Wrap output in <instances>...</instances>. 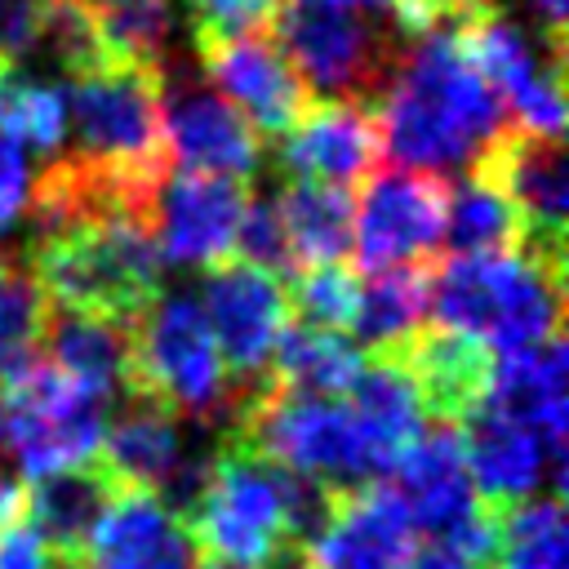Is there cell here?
Instances as JSON below:
<instances>
[{
  "instance_id": "cell-40",
  "label": "cell",
  "mask_w": 569,
  "mask_h": 569,
  "mask_svg": "<svg viewBox=\"0 0 569 569\" xmlns=\"http://www.w3.org/2000/svg\"><path fill=\"white\" fill-rule=\"evenodd\" d=\"M400 569H476V565H471V560H462L458 551H449V547L431 542V547H422V551H409V560H405Z\"/></svg>"
},
{
  "instance_id": "cell-6",
  "label": "cell",
  "mask_w": 569,
  "mask_h": 569,
  "mask_svg": "<svg viewBox=\"0 0 569 569\" xmlns=\"http://www.w3.org/2000/svg\"><path fill=\"white\" fill-rule=\"evenodd\" d=\"M67 120L76 129V151L102 169L160 182L169 173L164 133H160V71L102 62L84 76H71Z\"/></svg>"
},
{
  "instance_id": "cell-2",
  "label": "cell",
  "mask_w": 569,
  "mask_h": 569,
  "mask_svg": "<svg viewBox=\"0 0 569 569\" xmlns=\"http://www.w3.org/2000/svg\"><path fill=\"white\" fill-rule=\"evenodd\" d=\"M431 325L458 329L498 356L560 338L565 258L542 253H458L431 262Z\"/></svg>"
},
{
  "instance_id": "cell-39",
  "label": "cell",
  "mask_w": 569,
  "mask_h": 569,
  "mask_svg": "<svg viewBox=\"0 0 569 569\" xmlns=\"http://www.w3.org/2000/svg\"><path fill=\"white\" fill-rule=\"evenodd\" d=\"M253 569H320L316 565V556H311V547L307 542H293V538H280Z\"/></svg>"
},
{
  "instance_id": "cell-38",
  "label": "cell",
  "mask_w": 569,
  "mask_h": 569,
  "mask_svg": "<svg viewBox=\"0 0 569 569\" xmlns=\"http://www.w3.org/2000/svg\"><path fill=\"white\" fill-rule=\"evenodd\" d=\"M0 569H53V560L44 556L36 533L22 520H13L0 529Z\"/></svg>"
},
{
  "instance_id": "cell-17",
  "label": "cell",
  "mask_w": 569,
  "mask_h": 569,
  "mask_svg": "<svg viewBox=\"0 0 569 569\" xmlns=\"http://www.w3.org/2000/svg\"><path fill=\"white\" fill-rule=\"evenodd\" d=\"M382 156L373 111L356 102H307L298 124L276 138V164L284 178L356 187Z\"/></svg>"
},
{
  "instance_id": "cell-42",
  "label": "cell",
  "mask_w": 569,
  "mask_h": 569,
  "mask_svg": "<svg viewBox=\"0 0 569 569\" xmlns=\"http://www.w3.org/2000/svg\"><path fill=\"white\" fill-rule=\"evenodd\" d=\"M18 511H22V489H18L13 480H4V476H0V529H4V525H13V520H18Z\"/></svg>"
},
{
  "instance_id": "cell-11",
  "label": "cell",
  "mask_w": 569,
  "mask_h": 569,
  "mask_svg": "<svg viewBox=\"0 0 569 569\" xmlns=\"http://www.w3.org/2000/svg\"><path fill=\"white\" fill-rule=\"evenodd\" d=\"M440 236H445V178L413 169H387L365 178L351 222V258L365 271L431 262Z\"/></svg>"
},
{
  "instance_id": "cell-10",
  "label": "cell",
  "mask_w": 569,
  "mask_h": 569,
  "mask_svg": "<svg viewBox=\"0 0 569 569\" xmlns=\"http://www.w3.org/2000/svg\"><path fill=\"white\" fill-rule=\"evenodd\" d=\"M160 133L164 156L191 173L253 178L262 164V138L253 124L200 76L160 67Z\"/></svg>"
},
{
  "instance_id": "cell-5",
  "label": "cell",
  "mask_w": 569,
  "mask_h": 569,
  "mask_svg": "<svg viewBox=\"0 0 569 569\" xmlns=\"http://www.w3.org/2000/svg\"><path fill=\"white\" fill-rule=\"evenodd\" d=\"M129 396H147L182 422L227 431L231 378L209 333V320L191 293H156L133 320Z\"/></svg>"
},
{
  "instance_id": "cell-22",
  "label": "cell",
  "mask_w": 569,
  "mask_h": 569,
  "mask_svg": "<svg viewBox=\"0 0 569 569\" xmlns=\"http://www.w3.org/2000/svg\"><path fill=\"white\" fill-rule=\"evenodd\" d=\"M40 342L49 347L53 365L71 382L93 391L102 405L116 396H129V387H133V325L53 302L44 316Z\"/></svg>"
},
{
  "instance_id": "cell-29",
  "label": "cell",
  "mask_w": 569,
  "mask_h": 569,
  "mask_svg": "<svg viewBox=\"0 0 569 569\" xmlns=\"http://www.w3.org/2000/svg\"><path fill=\"white\" fill-rule=\"evenodd\" d=\"M80 9L107 62L151 67V71L169 62V44H173L169 0H80Z\"/></svg>"
},
{
  "instance_id": "cell-15",
  "label": "cell",
  "mask_w": 569,
  "mask_h": 569,
  "mask_svg": "<svg viewBox=\"0 0 569 569\" xmlns=\"http://www.w3.org/2000/svg\"><path fill=\"white\" fill-rule=\"evenodd\" d=\"M458 431H462L467 476H471L480 502L502 511L520 498H533L542 485L551 489V498L565 493V445H547L529 427H520L485 405Z\"/></svg>"
},
{
  "instance_id": "cell-36",
  "label": "cell",
  "mask_w": 569,
  "mask_h": 569,
  "mask_svg": "<svg viewBox=\"0 0 569 569\" xmlns=\"http://www.w3.org/2000/svg\"><path fill=\"white\" fill-rule=\"evenodd\" d=\"M49 0H0V62L18 67L44 31Z\"/></svg>"
},
{
  "instance_id": "cell-1",
  "label": "cell",
  "mask_w": 569,
  "mask_h": 569,
  "mask_svg": "<svg viewBox=\"0 0 569 569\" xmlns=\"http://www.w3.org/2000/svg\"><path fill=\"white\" fill-rule=\"evenodd\" d=\"M373 120L396 169L440 178L471 164L507 124V111L458 44L453 27H440L405 40L396 71L373 102Z\"/></svg>"
},
{
  "instance_id": "cell-18",
  "label": "cell",
  "mask_w": 569,
  "mask_h": 569,
  "mask_svg": "<svg viewBox=\"0 0 569 569\" xmlns=\"http://www.w3.org/2000/svg\"><path fill=\"white\" fill-rule=\"evenodd\" d=\"M396 493L409 511V525L431 533L436 542H449L485 502L476 498V485L467 476L462 458V431L449 422H431L396 462Z\"/></svg>"
},
{
  "instance_id": "cell-20",
  "label": "cell",
  "mask_w": 569,
  "mask_h": 569,
  "mask_svg": "<svg viewBox=\"0 0 569 569\" xmlns=\"http://www.w3.org/2000/svg\"><path fill=\"white\" fill-rule=\"evenodd\" d=\"M413 551V525L391 480L342 489L325 533L311 542L320 569H400Z\"/></svg>"
},
{
  "instance_id": "cell-24",
  "label": "cell",
  "mask_w": 569,
  "mask_h": 569,
  "mask_svg": "<svg viewBox=\"0 0 569 569\" xmlns=\"http://www.w3.org/2000/svg\"><path fill=\"white\" fill-rule=\"evenodd\" d=\"M347 396H351V413H356L360 431L369 436V445L378 449L387 471H396L405 449L427 431V413H422L409 369L391 351H369L360 360Z\"/></svg>"
},
{
  "instance_id": "cell-14",
  "label": "cell",
  "mask_w": 569,
  "mask_h": 569,
  "mask_svg": "<svg viewBox=\"0 0 569 569\" xmlns=\"http://www.w3.org/2000/svg\"><path fill=\"white\" fill-rule=\"evenodd\" d=\"M249 196L240 178L218 173H164L151 204V236L164 262L178 267H213L231 258V240L240 227Z\"/></svg>"
},
{
  "instance_id": "cell-34",
  "label": "cell",
  "mask_w": 569,
  "mask_h": 569,
  "mask_svg": "<svg viewBox=\"0 0 569 569\" xmlns=\"http://www.w3.org/2000/svg\"><path fill=\"white\" fill-rule=\"evenodd\" d=\"M231 253L240 262L276 276V280H284V276L293 280L302 271L298 267V253H293V240L284 231V218H280L276 200H267V196H258V200L244 204L240 227H236V240H231Z\"/></svg>"
},
{
  "instance_id": "cell-7",
  "label": "cell",
  "mask_w": 569,
  "mask_h": 569,
  "mask_svg": "<svg viewBox=\"0 0 569 569\" xmlns=\"http://www.w3.org/2000/svg\"><path fill=\"white\" fill-rule=\"evenodd\" d=\"M191 538L209 560L253 569L284 538L280 462L249 449L240 436H218V462L204 502L187 520Z\"/></svg>"
},
{
  "instance_id": "cell-19",
  "label": "cell",
  "mask_w": 569,
  "mask_h": 569,
  "mask_svg": "<svg viewBox=\"0 0 569 569\" xmlns=\"http://www.w3.org/2000/svg\"><path fill=\"white\" fill-rule=\"evenodd\" d=\"M391 356H400V365L409 369L431 422L462 427L485 405L493 373V356L485 342L445 325H418L400 347H391Z\"/></svg>"
},
{
  "instance_id": "cell-32",
  "label": "cell",
  "mask_w": 569,
  "mask_h": 569,
  "mask_svg": "<svg viewBox=\"0 0 569 569\" xmlns=\"http://www.w3.org/2000/svg\"><path fill=\"white\" fill-rule=\"evenodd\" d=\"M0 129L31 151L53 156L67 138V93L13 71L0 76Z\"/></svg>"
},
{
  "instance_id": "cell-33",
  "label": "cell",
  "mask_w": 569,
  "mask_h": 569,
  "mask_svg": "<svg viewBox=\"0 0 569 569\" xmlns=\"http://www.w3.org/2000/svg\"><path fill=\"white\" fill-rule=\"evenodd\" d=\"M356 298H360V280L347 262H320V267H302L293 276V316L302 325H316V329H351V316H356Z\"/></svg>"
},
{
  "instance_id": "cell-21",
  "label": "cell",
  "mask_w": 569,
  "mask_h": 569,
  "mask_svg": "<svg viewBox=\"0 0 569 569\" xmlns=\"http://www.w3.org/2000/svg\"><path fill=\"white\" fill-rule=\"evenodd\" d=\"M200 560V542L156 493L124 489L93 529L84 569H196Z\"/></svg>"
},
{
  "instance_id": "cell-13",
  "label": "cell",
  "mask_w": 569,
  "mask_h": 569,
  "mask_svg": "<svg viewBox=\"0 0 569 569\" xmlns=\"http://www.w3.org/2000/svg\"><path fill=\"white\" fill-rule=\"evenodd\" d=\"M200 311L209 320V333L218 342V356H222L231 382L262 378L280 329L293 320L284 284L240 258L213 262V271L204 276Z\"/></svg>"
},
{
  "instance_id": "cell-28",
  "label": "cell",
  "mask_w": 569,
  "mask_h": 569,
  "mask_svg": "<svg viewBox=\"0 0 569 569\" xmlns=\"http://www.w3.org/2000/svg\"><path fill=\"white\" fill-rule=\"evenodd\" d=\"M271 378L284 391H302V396H342L360 369V351L333 333V329H316L302 320H289L271 347L267 360Z\"/></svg>"
},
{
  "instance_id": "cell-3",
  "label": "cell",
  "mask_w": 569,
  "mask_h": 569,
  "mask_svg": "<svg viewBox=\"0 0 569 569\" xmlns=\"http://www.w3.org/2000/svg\"><path fill=\"white\" fill-rule=\"evenodd\" d=\"M271 36L302 76L307 93H320L325 102H356L365 111L382 98L409 40L391 13L342 0H280Z\"/></svg>"
},
{
  "instance_id": "cell-41",
  "label": "cell",
  "mask_w": 569,
  "mask_h": 569,
  "mask_svg": "<svg viewBox=\"0 0 569 569\" xmlns=\"http://www.w3.org/2000/svg\"><path fill=\"white\" fill-rule=\"evenodd\" d=\"M529 4H533V13H538L542 31L565 36V13H569V0H529Z\"/></svg>"
},
{
  "instance_id": "cell-43",
  "label": "cell",
  "mask_w": 569,
  "mask_h": 569,
  "mask_svg": "<svg viewBox=\"0 0 569 569\" xmlns=\"http://www.w3.org/2000/svg\"><path fill=\"white\" fill-rule=\"evenodd\" d=\"M196 569H236V565H227V560H209V556H204Z\"/></svg>"
},
{
  "instance_id": "cell-16",
  "label": "cell",
  "mask_w": 569,
  "mask_h": 569,
  "mask_svg": "<svg viewBox=\"0 0 569 569\" xmlns=\"http://www.w3.org/2000/svg\"><path fill=\"white\" fill-rule=\"evenodd\" d=\"M120 493H124V485L98 458H89L76 467L31 476V485L22 489L27 516H18V520L36 533V542L44 547L53 569H84L93 529L102 525V516L111 511V502Z\"/></svg>"
},
{
  "instance_id": "cell-8",
  "label": "cell",
  "mask_w": 569,
  "mask_h": 569,
  "mask_svg": "<svg viewBox=\"0 0 569 569\" xmlns=\"http://www.w3.org/2000/svg\"><path fill=\"white\" fill-rule=\"evenodd\" d=\"M4 436L13 440V453L31 476L76 467L98 458L102 440V400L71 382L53 360H31L13 378H4Z\"/></svg>"
},
{
  "instance_id": "cell-23",
  "label": "cell",
  "mask_w": 569,
  "mask_h": 569,
  "mask_svg": "<svg viewBox=\"0 0 569 569\" xmlns=\"http://www.w3.org/2000/svg\"><path fill=\"white\" fill-rule=\"evenodd\" d=\"M485 409L529 427L547 445H565V342L547 338L525 351H507L493 360Z\"/></svg>"
},
{
  "instance_id": "cell-26",
  "label": "cell",
  "mask_w": 569,
  "mask_h": 569,
  "mask_svg": "<svg viewBox=\"0 0 569 569\" xmlns=\"http://www.w3.org/2000/svg\"><path fill=\"white\" fill-rule=\"evenodd\" d=\"M276 209H280L284 231L293 240L298 267H320V262H347L351 258V222H356L351 187L289 178V187L276 196Z\"/></svg>"
},
{
  "instance_id": "cell-9",
  "label": "cell",
  "mask_w": 569,
  "mask_h": 569,
  "mask_svg": "<svg viewBox=\"0 0 569 569\" xmlns=\"http://www.w3.org/2000/svg\"><path fill=\"white\" fill-rule=\"evenodd\" d=\"M471 173L498 187L520 227L525 253L565 258V218H569V156L551 133H533L520 124H502L471 160Z\"/></svg>"
},
{
  "instance_id": "cell-27",
  "label": "cell",
  "mask_w": 569,
  "mask_h": 569,
  "mask_svg": "<svg viewBox=\"0 0 569 569\" xmlns=\"http://www.w3.org/2000/svg\"><path fill=\"white\" fill-rule=\"evenodd\" d=\"M427 289H431V262H405L373 271L369 284H360L351 333L360 338L365 356L369 351H391L400 347L427 316Z\"/></svg>"
},
{
  "instance_id": "cell-12",
  "label": "cell",
  "mask_w": 569,
  "mask_h": 569,
  "mask_svg": "<svg viewBox=\"0 0 569 569\" xmlns=\"http://www.w3.org/2000/svg\"><path fill=\"white\" fill-rule=\"evenodd\" d=\"M204 80L253 124L262 142L284 138L307 111L311 93L271 31H244L196 49Z\"/></svg>"
},
{
  "instance_id": "cell-31",
  "label": "cell",
  "mask_w": 569,
  "mask_h": 569,
  "mask_svg": "<svg viewBox=\"0 0 569 569\" xmlns=\"http://www.w3.org/2000/svg\"><path fill=\"white\" fill-rule=\"evenodd\" d=\"M49 298L22 253H0V382L40 356Z\"/></svg>"
},
{
  "instance_id": "cell-35",
  "label": "cell",
  "mask_w": 569,
  "mask_h": 569,
  "mask_svg": "<svg viewBox=\"0 0 569 569\" xmlns=\"http://www.w3.org/2000/svg\"><path fill=\"white\" fill-rule=\"evenodd\" d=\"M280 0H187L191 9V44H213L244 31H271V13Z\"/></svg>"
},
{
  "instance_id": "cell-37",
  "label": "cell",
  "mask_w": 569,
  "mask_h": 569,
  "mask_svg": "<svg viewBox=\"0 0 569 569\" xmlns=\"http://www.w3.org/2000/svg\"><path fill=\"white\" fill-rule=\"evenodd\" d=\"M22 151L27 147L0 129V236L18 218V209L27 204V191H31V173H27V156Z\"/></svg>"
},
{
  "instance_id": "cell-4",
  "label": "cell",
  "mask_w": 569,
  "mask_h": 569,
  "mask_svg": "<svg viewBox=\"0 0 569 569\" xmlns=\"http://www.w3.org/2000/svg\"><path fill=\"white\" fill-rule=\"evenodd\" d=\"M27 258L49 302L120 325H133L147 311V302L160 293L164 271L151 222L138 218L71 227L53 240L31 244Z\"/></svg>"
},
{
  "instance_id": "cell-30",
  "label": "cell",
  "mask_w": 569,
  "mask_h": 569,
  "mask_svg": "<svg viewBox=\"0 0 569 569\" xmlns=\"http://www.w3.org/2000/svg\"><path fill=\"white\" fill-rule=\"evenodd\" d=\"M453 253H520L525 227L511 209V200L480 182L476 173L462 182H445V236Z\"/></svg>"
},
{
  "instance_id": "cell-25",
  "label": "cell",
  "mask_w": 569,
  "mask_h": 569,
  "mask_svg": "<svg viewBox=\"0 0 569 569\" xmlns=\"http://www.w3.org/2000/svg\"><path fill=\"white\" fill-rule=\"evenodd\" d=\"M182 418L169 413L164 405L147 396H124V409L116 413L111 427H102L98 440V462L124 485V489H147L156 493L164 476L173 471L182 453Z\"/></svg>"
}]
</instances>
